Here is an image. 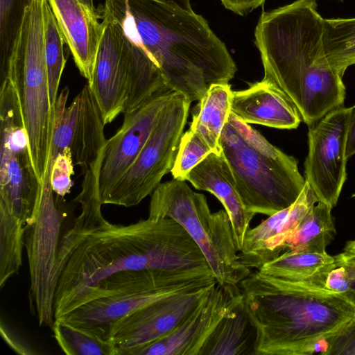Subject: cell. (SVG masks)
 <instances>
[{
	"mask_svg": "<svg viewBox=\"0 0 355 355\" xmlns=\"http://www.w3.org/2000/svg\"><path fill=\"white\" fill-rule=\"evenodd\" d=\"M101 8L153 59L166 85L191 102L234 78L225 44L193 10L160 0H105Z\"/></svg>",
	"mask_w": 355,
	"mask_h": 355,
	"instance_id": "6da1fadb",
	"label": "cell"
},
{
	"mask_svg": "<svg viewBox=\"0 0 355 355\" xmlns=\"http://www.w3.org/2000/svg\"><path fill=\"white\" fill-rule=\"evenodd\" d=\"M144 270L211 268L198 245L172 218H148L128 225L107 221L88 234L69 259L56 288L55 319L78 307L83 297L108 276Z\"/></svg>",
	"mask_w": 355,
	"mask_h": 355,
	"instance_id": "7a4b0ae2",
	"label": "cell"
},
{
	"mask_svg": "<svg viewBox=\"0 0 355 355\" xmlns=\"http://www.w3.org/2000/svg\"><path fill=\"white\" fill-rule=\"evenodd\" d=\"M322 21L315 0H296L263 12L254 31L262 80L279 88L309 126L345 97L343 76L324 57Z\"/></svg>",
	"mask_w": 355,
	"mask_h": 355,
	"instance_id": "3957f363",
	"label": "cell"
},
{
	"mask_svg": "<svg viewBox=\"0 0 355 355\" xmlns=\"http://www.w3.org/2000/svg\"><path fill=\"white\" fill-rule=\"evenodd\" d=\"M239 286L257 331L254 355H326L330 340L355 319L347 293L257 270Z\"/></svg>",
	"mask_w": 355,
	"mask_h": 355,
	"instance_id": "277c9868",
	"label": "cell"
},
{
	"mask_svg": "<svg viewBox=\"0 0 355 355\" xmlns=\"http://www.w3.org/2000/svg\"><path fill=\"white\" fill-rule=\"evenodd\" d=\"M231 112L220 142L245 208L271 216L291 206L306 184L297 159Z\"/></svg>",
	"mask_w": 355,
	"mask_h": 355,
	"instance_id": "5b68a950",
	"label": "cell"
},
{
	"mask_svg": "<svg viewBox=\"0 0 355 355\" xmlns=\"http://www.w3.org/2000/svg\"><path fill=\"white\" fill-rule=\"evenodd\" d=\"M31 0L26 7L1 82L8 80L19 102L32 166L42 187L54 127L44 53V6Z\"/></svg>",
	"mask_w": 355,
	"mask_h": 355,
	"instance_id": "8992f818",
	"label": "cell"
},
{
	"mask_svg": "<svg viewBox=\"0 0 355 355\" xmlns=\"http://www.w3.org/2000/svg\"><path fill=\"white\" fill-rule=\"evenodd\" d=\"M148 218H170L181 225L220 286L239 285L251 273L240 260L226 211L211 213L205 195L193 191L185 180L160 183L151 194Z\"/></svg>",
	"mask_w": 355,
	"mask_h": 355,
	"instance_id": "52a82bcc",
	"label": "cell"
},
{
	"mask_svg": "<svg viewBox=\"0 0 355 355\" xmlns=\"http://www.w3.org/2000/svg\"><path fill=\"white\" fill-rule=\"evenodd\" d=\"M51 184V171L45 173L40 200L33 222L24 227V243L29 266L30 309L39 325L52 327L54 302L60 279L58 255L62 239L72 225L68 211L58 203Z\"/></svg>",
	"mask_w": 355,
	"mask_h": 355,
	"instance_id": "ba28073f",
	"label": "cell"
},
{
	"mask_svg": "<svg viewBox=\"0 0 355 355\" xmlns=\"http://www.w3.org/2000/svg\"><path fill=\"white\" fill-rule=\"evenodd\" d=\"M191 103L176 92L162 111L137 157L103 205L130 207L152 194L162 178L171 171Z\"/></svg>",
	"mask_w": 355,
	"mask_h": 355,
	"instance_id": "9c48e42d",
	"label": "cell"
},
{
	"mask_svg": "<svg viewBox=\"0 0 355 355\" xmlns=\"http://www.w3.org/2000/svg\"><path fill=\"white\" fill-rule=\"evenodd\" d=\"M69 94L64 87L54 106V127L46 168H51L57 156L66 148L83 175L101 166L107 139L106 125L100 107L87 83L67 106Z\"/></svg>",
	"mask_w": 355,
	"mask_h": 355,
	"instance_id": "30bf717a",
	"label": "cell"
},
{
	"mask_svg": "<svg viewBox=\"0 0 355 355\" xmlns=\"http://www.w3.org/2000/svg\"><path fill=\"white\" fill-rule=\"evenodd\" d=\"M349 107L328 112L310 126L305 180L318 202L334 208L347 177L346 139Z\"/></svg>",
	"mask_w": 355,
	"mask_h": 355,
	"instance_id": "8fae6325",
	"label": "cell"
},
{
	"mask_svg": "<svg viewBox=\"0 0 355 355\" xmlns=\"http://www.w3.org/2000/svg\"><path fill=\"white\" fill-rule=\"evenodd\" d=\"M97 11L103 33L89 86L107 124L124 112L130 73L143 49L128 37L116 19L101 8Z\"/></svg>",
	"mask_w": 355,
	"mask_h": 355,
	"instance_id": "7c38bea8",
	"label": "cell"
},
{
	"mask_svg": "<svg viewBox=\"0 0 355 355\" xmlns=\"http://www.w3.org/2000/svg\"><path fill=\"white\" fill-rule=\"evenodd\" d=\"M215 284L162 299L119 320L111 327L107 338L116 355H131L171 334L198 307Z\"/></svg>",
	"mask_w": 355,
	"mask_h": 355,
	"instance_id": "4fadbf2b",
	"label": "cell"
},
{
	"mask_svg": "<svg viewBox=\"0 0 355 355\" xmlns=\"http://www.w3.org/2000/svg\"><path fill=\"white\" fill-rule=\"evenodd\" d=\"M175 94L171 89L164 90L135 110L123 113L121 127L107 139L105 146L98 178L101 202L135 162L162 111Z\"/></svg>",
	"mask_w": 355,
	"mask_h": 355,
	"instance_id": "5bb4252c",
	"label": "cell"
},
{
	"mask_svg": "<svg viewBox=\"0 0 355 355\" xmlns=\"http://www.w3.org/2000/svg\"><path fill=\"white\" fill-rule=\"evenodd\" d=\"M243 297L239 285L215 284L198 307L171 334L131 355H199L220 321Z\"/></svg>",
	"mask_w": 355,
	"mask_h": 355,
	"instance_id": "9a60e30c",
	"label": "cell"
},
{
	"mask_svg": "<svg viewBox=\"0 0 355 355\" xmlns=\"http://www.w3.org/2000/svg\"><path fill=\"white\" fill-rule=\"evenodd\" d=\"M216 283L213 277L166 288L106 296L89 301L57 319L108 340L111 327L128 314L162 299Z\"/></svg>",
	"mask_w": 355,
	"mask_h": 355,
	"instance_id": "2e32d148",
	"label": "cell"
},
{
	"mask_svg": "<svg viewBox=\"0 0 355 355\" xmlns=\"http://www.w3.org/2000/svg\"><path fill=\"white\" fill-rule=\"evenodd\" d=\"M318 202L313 191L306 181L293 204L248 230L239 253L241 263L250 269L258 270L283 253L287 239Z\"/></svg>",
	"mask_w": 355,
	"mask_h": 355,
	"instance_id": "e0dca14e",
	"label": "cell"
},
{
	"mask_svg": "<svg viewBox=\"0 0 355 355\" xmlns=\"http://www.w3.org/2000/svg\"><path fill=\"white\" fill-rule=\"evenodd\" d=\"M47 1L77 68L90 85L103 33L98 11L82 0Z\"/></svg>",
	"mask_w": 355,
	"mask_h": 355,
	"instance_id": "ac0fdd59",
	"label": "cell"
},
{
	"mask_svg": "<svg viewBox=\"0 0 355 355\" xmlns=\"http://www.w3.org/2000/svg\"><path fill=\"white\" fill-rule=\"evenodd\" d=\"M196 189L215 196L226 211L239 251L255 214L244 206L236 189L231 168L223 154L210 153L186 178Z\"/></svg>",
	"mask_w": 355,
	"mask_h": 355,
	"instance_id": "d6986e66",
	"label": "cell"
},
{
	"mask_svg": "<svg viewBox=\"0 0 355 355\" xmlns=\"http://www.w3.org/2000/svg\"><path fill=\"white\" fill-rule=\"evenodd\" d=\"M231 112L247 123L295 129L301 121L295 105L275 85L261 80L246 89L232 91Z\"/></svg>",
	"mask_w": 355,
	"mask_h": 355,
	"instance_id": "ffe728a7",
	"label": "cell"
},
{
	"mask_svg": "<svg viewBox=\"0 0 355 355\" xmlns=\"http://www.w3.org/2000/svg\"><path fill=\"white\" fill-rule=\"evenodd\" d=\"M42 187L29 153L10 150L8 157L0 159V206L25 224L35 218Z\"/></svg>",
	"mask_w": 355,
	"mask_h": 355,
	"instance_id": "44dd1931",
	"label": "cell"
},
{
	"mask_svg": "<svg viewBox=\"0 0 355 355\" xmlns=\"http://www.w3.org/2000/svg\"><path fill=\"white\" fill-rule=\"evenodd\" d=\"M256 336L243 294L216 327L199 355H254Z\"/></svg>",
	"mask_w": 355,
	"mask_h": 355,
	"instance_id": "7402d4cb",
	"label": "cell"
},
{
	"mask_svg": "<svg viewBox=\"0 0 355 355\" xmlns=\"http://www.w3.org/2000/svg\"><path fill=\"white\" fill-rule=\"evenodd\" d=\"M337 266L335 256L326 251H285L256 270L268 277L324 286L329 272Z\"/></svg>",
	"mask_w": 355,
	"mask_h": 355,
	"instance_id": "603a6c76",
	"label": "cell"
},
{
	"mask_svg": "<svg viewBox=\"0 0 355 355\" xmlns=\"http://www.w3.org/2000/svg\"><path fill=\"white\" fill-rule=\"evenodd\" d=\"M232 92L229 83L212 85L192 112L189 129L197 132L217 155L222 154L220 138L231 114Z\"/></svg>",
	"mask_w": 355,
	"mask_h": 355,
	"instance_id": "cb8c5ba5",
	"label": "cell"
},
{
	"mask_svg": "<svg viewBox=\"0 0 355 355\" xmlns=\"http://www.w3.org/2000/svg\"><path fill=\"white\" fill-rule=\"evenodd\" d=\"M331 210L327 205L318 202L287 239L284 252H325L336 235Z\"/></svg>",
	"mask_w": 355,
	"mask_h": 355,
	"instance_id": "d4e9b609",
	"label": "cell"
},
{
	"mask_svg": "<svg viewBox=\"0 0 355 355\" xmlns=\"http://www.w3.org/2000/svg\"><path fill=\"white\" fill-rule=\"evenodd\" d=\"M322 45L329 64L343 76L355 64V17L323 18Z\"/></svg>",
	"mask_w": 355,
	"mask_h": 355,
	"instance_id": "484cf974",
	"label": "cell"
},
{
	"mask_svg": "<svg viewBox=\"0 0 355 355\" xmlns=\"http://www.w3.org/2000/svg\"><path fill=\"white\" fill-rule=\"evenodd\" d=\"M25 223L0 206V287L17 274L22 265Z\"/></svg>",
	"mask_w": 355,
	"mask_h": 355,
	"instance_id": "4316f807",
	"label": "cell"
},
{
	"mask_svg": "<svg viewBox=\"0 0 355 355\" xmlns=\"http://www.w3.org/2000/svg\"><path fill=\"white\" fill-rule=\"evenodd\" d=\"M65 43L53 11L46 1L44 6V53L46 63L50 99L54 107L67 59L64 54Z\"/></svg>",
	"mask_w": 355,
	"mask_h": 355,
	"instance_id": "83f0119b",
	"label": "cell"
},
{
	"mask_svg": "<svg viewBox=\"0 0 355 355\" xmlns=\"http://www.w3.org/2000/svg\"><path fill=\"white\" fill-rule=\"evenodd\" d=\"M53 336L67 355H116L109 340L55 319L51 327Z\"/></svg>",
	"mask_w": 355,
	"mask_h": 355,
	"instance_id": "f1b7e54d",
	"label": "cell"
},
{
	"mask_svg": "<svg viewBox=\"0 0 355 355\" xmlns=\"http://www.w3.org/2000/svg\"><path fill=\"white\" fill-rule=\"evenodd\" d=\"M31 0H0V72L3 76L26 7Z\"/></svg>",
	"mask_w": 355,
	"mask_h": 355,
	"instance_id": "f546056e",
	"label": "cell"
},
{
	"mask_svg": "<svg viewBox=\"0 0 355 355\" xmlns=\"http://www.w3.org/2000/svg\"><path fill=\"white\" fill-rule=\"evenodd\" d=\"M211 153L214 152L207 143L197 132L189 128L180 141L171 171L173 179L186 181L190 171Z\"/></svg>",
	"mask_w": 355,
	"mask_h": 355,
	"instance_id": "4dcf8cb0",
	"label": "cell"
},
{
	"mask_svg": "<svg viewBox=\"0 0 355 355\" xmlns=\"http://www.w3.org/2000/svg\"><path fill=\"white\" fill-rule=\"evenodd\" d=\"M73 159L71 149L66 148L59 154L51 171V184L54 193L64 197L73 187L71 175L73 174Z\"/></svg>",
	"mask_w": 355,
	"mask_h": 355,
	"instance_id": "1f68e13d",
	"label": "cell"
},
{
	"mask_svg": "<svg viewBox=\"0 0 355 355\" xmlns=\"http://www.w3.org/2000/svg\"><path fill=\"white\" fill-rule=\"evenodd\" d=\"M355 355V319L330 340L326 355Z\"/></svg>",
	"mask_w": 355,
	"mask_h": 355,
	"instance_id": "d6a6232c",
	"label": "cell"
},
{
	"mask_svg": "<svg viewBox=\"0 0 355 355\" xmlns=\"http://www.w3.org/2000/svg\"><path fill=\"white\" fill-rule=\"evenodd\" d=\"M352 286V281L347 268L340 266L332 269L326 279L324 287L329 291L346 293Z\"/></svg>",
	"mask_w": 355,
	"mask_h": 355,
	"instance_id": "836d02e7",
	"label": "cell"
},
{
	"mask_svg": "<svg viewBox=\"0 0 355 355\" xmlns=\"http://www.w3.org/2000/svg\"><path fill=\"white\" fill-rule=\"evenodd\" d=\"M227 9L239 15H246L259 6L266 0H220Z\"/></svg>",
	"mask_w": 355,
	"mask_h": 355,
	"instance_id": "e575fe53",
	"label": "cell"
},
{
	"mask_svg": "<svg viewBox=\"0 0 355 355\" xmlns=\"http://www.w3.org/2000/svg\"><path fill=\"white\" fill-rule=\"evenodd\" d=\"M1 333L5 341L16 353L19 354H35L26 343L18 338L16 334H12L6 327H3L2 322L1 324Z\"/></svg>",
	"mask_w": 355,
	"mask_h": 355,
	"instance_id": "d590c367",
	"label": "cell"
},
{
	"mask_svg": "<svg viewBox=\"0 0 355 355\" xmlns=\"http://www.w3.org/2000/svg\"><path fill=\"white\" fill-rule=\"evenodd\" d=\"M355 154V105L349 107L347 139L346 157L349 158Z\"/></svg>",
	"mask_w": 355,
	"mask_h": 355,
	"instance_id": "8d00e7d4",
	"label": "cell"
},
{
	"mask_svg": "<svg viewBox=\"0 0 355 355\" xmlns=\"http://www.w3.org/2000/svg\"><path fill=\"white\" fill-rule=\"evenodd\" d=\"M335 257L338 266L355 263V239L347 241L343 252Z\"/></svg>",
	"mask_w": 355,
	"mask_h": 355,
	"instance_id": "74e56055",
	"label": "cell"
},
{
	"mask_svg": "<svg viewBox=\"0 0 355 355\" xmlns=\"http://www.w3.org/2000/svg\"><path fill=\"white\" fill-rule=\"evenodd\" d=\"M342 266H345L347 268L352 281V286L347 293L355 302V263L345 264Z\"/></svg>",
	"mask_w": 355,
	"mask_h": 355,
	"instance_id": "f35d334b",
	"label": "cell"
},
{
	"mask_svg": "<svg viewBox=\"0 0 355 355\" xmlns=\"http://www.w3.org/2000/svg\"><path fill=\"white\" fill-rule=\"evenodd\" d=\"M177 5L187 10H193L191 6L190 0H160Z\"/></svg>",
	"mask_w": 355,
	"mask_h": 355,
	"instance_id": "ab89813d",
	"label": "cell"
},
{
	"mask_svg": "<svg viewBox=\"0 0 355 355\" xmlns=\"http://www.w3.org/2000/svg\"><path fill=\"white\" fill-rule=\"evenodd\" d=\"M86 5H87L92 10L96 11L97 9L94 7V0H82Z\"/></svg>",
	"mask_w": 355,
	"mask_h": 355,
	"instance_id": "60d3db41",
	"label": "cell"
},
{
	"mask_svg": "<svg viewBox=\"0 0 355 355\" xmlns=\"http://www.w3.org/2000/svg\"><path fill=\"white\" fill-rule=\"evenodd\" d=\"M338 1H343V0H338Z\"/></svg>",
	"mask_w": 355,
	"mask_h": 355,
	"instance_id": "b9f144b4",
	"label": "cell"
}]
</instances>
